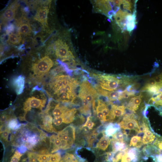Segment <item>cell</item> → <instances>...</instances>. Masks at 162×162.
Returning <instances> with one entry per match:
<instances>
[{
  "instance_id": "obj_1",
  "label": "cell",
  "mask_w": 162,
  "mask_h": 162,
  "mask_svg": "<svg viewBox=\"0 0 162 162\" xmlns=\"http://www.w3.org/2000/svg\"><path fill=\"white\" fill-rule=\"evenodd\" d=\"M22 147L28 152L39 154L50 153V136L37 126L30 123H22L17 129L11 131L8 145Z\"/></svg>"
},
{
  "instance_id": "obj_2",
  "label": "cell",
  "mask_w": 162,
  "mask_h": 162,
  "mask_svg": "<svg viewBox=\"0 0 162 162\" xmlns=\"http://www.w3.org/2000/svg\"><path fill=\"white\" fill-rule=\"evenodd\" d=\"M79 85L76 79L60 74L53 77L48 87L49 94L56 101L70 105L76 98L75 90Z\"/></svg>"
},
{
  "instance_id": "obj_3",
  "label": "cell",
  "mask_w": 162,
  "mask_h": 162,
  "mask_svg": "<svg viewBox=\"0 0 162 162\" xmlns=\"http://www.w3.org/2000/svg\"><path fill=\"white\" fill-rule=\"evenodd\" d=\"M148 158L139 149L127 147L122 151H111L107 157L106 162H142L146 160Z\"/></svg>"
},
{
  "instance_id": "obj_4",
  "label": "cell",
  "mask_w": 162,
  "mask_h": 162,
  "mask_svg": "<svg viewBox=\"0 0 162 162\" xmlns=\"http://www.w3.org/2000/svg\"><path fill=\"white\" fill-rule=\"evenodd\" d=\"M61 142L60 150L71 148L76 138V129L73 124H70L61 130L55 133Z\"/></svg>"
},
{
  "instance_id": "obj_5",
  "label": "cell",
  "mask_w": 162,
  "mask_h": 162,
  "mask_svg": "<svg viewBox=\"0 0 162 162\" xmlns=\"http://www.w3.org/2000/svg\"><path fill=\"white\" fill-rule=\"evenodd\" d=\"M46 102L45 99H40L34 96L28 98L23 104L21 110L22 112L18 115V119L21 121L26 122L28 113L33 111L34 109L41 112L42 109L45 106Z\"/></svg>"
},
{
  "instance_id": "obj_6",
  "label": "cell",
  "mask_w": 162,
  "mask_h": 162,
  "mask_svg": "<svg viewBox=\"0 0 162 162\" xmlns=\"http://www.w3.org/2000/svg\"><path fill=\"white\" fill-rule=\"evenodd\" d=\"M98 79V81L100 88L110 92L116 90L122 84L123 86L127 85L124 81L121 82L118 77L110 75H95Z\"/></svg>"
},
{
  "instance_id": "obj_7",
  "label": "cell",
  "mask_w": 162,
  "mask_h": 162,
  "mask_svg": "<svg viewBox=\"0 0 162 162\" xmlns=\"http://www.w3.org/2000/svg\"><path fill=\"white\" fill-rule=\"evenodd\" d=\"M3 148L4 151L2 162H28V153H22L9 145Z\"/></svg>"
},
{
  "instance_id": "obj_8",
  "label": "cell",
  "mask_w": 162,
  "mask_h": 162,
  "mask_svg": "<svg viewBox=\"0 0 162 162\" xmlns=\"http://www.w3.org/2000/svg\"><path fill=\"white\" fill-rule=\"evenodd\" d=\"M53 64L52 61L49 57L42 58L33 64L32 69L34 74L37 78L42 77L48 72Z\"/></svg>"
},
{
  "instance_id": "obj_9",
  "label": "cell",
  "mask_w": 162,
  "mask_h": 162,
  "mask_svg": "<svg viewBox=\"0 0 162 162\" xmlns=\"http://www.w3.org/2000/svg\"><path fill=\"white\" fill-rule=\"evenodd\" d=\"M78 95L80 99L85 98L91 104L99 96L95 89L86 80L81 84Z\"/></svg>"
},
{
  "instance_id": "obj_10",
  "label": "cell",
  "mask_w": 162,
  "mask_h": 162,
  "mask_svg": "<svg viewBox=\"0 0 162 162\" xmlns=\"http://www.w3.org/2000/svg\"><path fill=\"white\" fill-rule=\"evenodd\" d=\"M56 56L62 61H68L74 59L72 52L69 50V47L65 42L59 39L54 43L53 45Z\"/></svg>"
},
{
  "instance_id": "obj_11",
  "label": "cell",
  "mask_w": 162,
  "mask_h": 162,
  "mask_svg": "<svg viewBox=\"0 0 162 162\" xmlns=\"http://www.w3.org/2000/svg\"><path fill=\"white\" fill-rule=\"evenodd\" d=\"M118 124L120 128L123 130H133L138 134H141L140 125L133 114H125L122 120Z\"/></svg>"
},
{
  "instance_id": "obj_12",
  "label": "cell",
  "mask_w": 162,
  "mask_h": 162,
  "mask_svg": "<svg viewBox=\"0 0 162 162\" xmlns=\"http://www.w3.org/2000/svg\"><path fill=\"white\" fill-rule=\"evenodd\" d=\"M141 125L143 128V133H144L142 139L143 144H145L153 143L156 139L158 134L154 133L146 118L143 119Z\"/></svg>"
},
{
  "instance_id": "obj_13",
  "label": "cell",
  "mask_w": 162,
  "mask_h": 162,
  "mask_svg": "<svg viewBox=\"0 0 162 162\" xmlns=\"http://www.w3.org/2000/svg\"><path fill=\"white\" fill-rule=\"evenodd\" d=\"M112 139L110 137H108L103 134L98 141L95 145L94 148L92 150L95 153L96 158L104 153V152L105 151L110 145Z\"/></svg>"
},
{
  "instance_id": "obj_14",
  "label": "cell",
  "mask_w": 162,
  "mask_h": 162,
  "mask_svg": "<svg viewBox=\"0 0 162 162\" xmlns=\"http://www.w3.org/2000/svg\"><path fill=\"white\" fill-rule=\"evenodd\" d=\"M94 6L97 10L108 16L112 11L113 3L112 0H96L94 1Z\"/></svg>"
},
{
  "instance_id": "obj_15",
  "label": "cell",
  "mask_w": 162,
  "mask_h": 162,
  "mask_svg": "<svg viewBox=\"0 0 162 162\" xmlns=\"http://www.w3.org/2000/svg\"><path fill=\"white\" fill-rule=\"evenodd\" d=\"M36 157L38 162H60L62 157V153L59 151L53 153H36Z\"/></svg>"
},
{
  "instance_id": "obj_16",
  "label": "cell",
  "mask_w": 162,
  "mask_h": 162,
  "mask_svg": "<svg viewBox=\"0 0 162 162\" xmlns=\"http://www.w3.org/2000/svg\"><path fill=\"white\" fill-rule=\"evenodd\" d=\"M19 4L16 2L12 3L2 14L1 18L3 22L10 21L15 17L16 12L19 6Z\"/></svg>"
},
{
  "instance_id": "obj_17",
  "label": "cell",
  "mask_w": 162,
  "mask_h": 162,
  "mask_svg": "<svg viewBox=\"0 0 162 162\" xmlns=\"http://www.w3.org/2000/svg\"><path fill=\"white\" fill-rule=\"evenodd\" d=\"M60 162H88L79 156L76 152L67 151L62 156Z\"/></svg>"
},
{
  "instance_id": "obj_18",
  "label": "cell",
  "mask_w": 162,
  "mask_h": 162,
  "mask_svg": "<svg viewBox=\"0 0 162 162\" xmlns=\"http://www.w3.org/2000/svg\"><path fill=\"white\" fill-rule=\"evenodd\" d=\"M49 10V8L46 7L39 8L34 17V19L47 26H48L47 18Z\"/></svg>"
},
{
  "instance_id": "obj_19",
  "label": "cell",
  "mask_w": 162,
  "mask_h": 162,
  "mask_svg": "<svg viewBox=\"0 0 162 162\" xmlns=\"http://www.w3.org/2000/svg\"><path fill=\"white\" fill-rule=\"evenodd\" d=\"M120 129V127L119 124L110 122L105 126L103 131L105 135L110 137L112 136Z\"/></svg>"
},
{
  "instance_id": "obj_20",
  "label": "cell",
  "mask_w": 162,
  "mask_h": 162,
  "mask_svg": "<svg viewBox=\"0 0 162 162\" xmlns=\"http://www.w3.org/2000/svg\"><path fill=\"white\" fill-rule=\"evenodd\" d=\"M126 107L124 105L118 106L117 105H112L110 109L112 116L113 122L116 118H120L125 114Z\"/></svg>"
},
{
  "instance_id": "obj_21",
  "label": "cell",
  "mask_w": 162,
  "mask_h": 162,
  "mask_svg": "<svg viewBox=\"0 0 162 162\" xmlns=\"http://www.w3.org/2000/svg\"><path fill=\"white\" fill-rule=\"evenodd\" d=\"M25 80L24 77L20 75L16 78L13 81V84L17 94H21L24 88Z\"/></svg>"
},
{
  "instance_id": "obj_22",
  "label": "cell",
  "mask_w": 162,
  "mask_h": 162,
  "mask_svg": "<svg viewBox=\"0 0 162 162\" xmlns=\"http://www.w3.org/2000/svg\"><path fill=\"white\" fill-rule=\"evenodd\" d=\"M76 111V109L75 108L69 109L63 115L62 117L64 123L66 126V125L73 122L74 120Z\"/></svg>"
},
{
  "instance_id": "obj_23",
  "label": "cell",
  "mask_w": 162,
  "mask_h": 162,
  "mask_svg": "<svg viewBox=\"0 0 162 162\" xmlns=\"http://www.w3.org/2000/svg\"><path fill=\"white\" fill-rule=\"evenodd\" d=\"M16 117L11 109L3 111L1 114L0 125L5 124L12 118Z\"/></svg>"
},
{
  "instance_id": "obj_24",
  "label": "cell",
  "mask_w": 162,
  "mask_h": 162,
  "mask_svg": "<svg viewBox=\"0 0 162 162\" xmlns=\"http://www.w3.org/2000/svg\"><path fill=\"white\" fill-rule=\"evenodd\" d=\"M142 101L140 98L134 97L131 98L129 103L127 105L128 110L133 112L137 110Z\"/></svg>"
},
{
  "instance_id": "obj_25",
  "label": "cell",
  "mask_w": 162,
  "mask_h": 162,
  "mask_svg": "<svg viewBox=\"0 0 162 162\" xmlns=\"http://www.w3.org/2000/svg\"><path fill=\"white\" fill-rule=\"evenodd\" d=\"M18 25V32L20 34L26 35L30 34L32 29L29 23H22L20 22Z\"/></svg>"
},
{
  "instance_id": "obj_26",
  "label": "cell",
  "mask_w": 162,
  "mask_h": 162,
  "mask_svg": "<svg viewBox=\"0 0 162 162\" xmlns=\"http://www.w3.org/2000/svg\"><path fill=\"white\" fill-rule=\"evenodd\" d=\"M128 136V134L125 130L120 129L112 136V140L116 141L125 142V140Z\"/></svg>"
},
{
  "instance_id": "obj_27",
  "label": "cell",
  "mask_w": 162,
  "mask_h": 162,
  "mask_svg": "<svg viewBox=\"0 0 162 162\" xmlns=\"http://www.w3.org/2000/svg\"><path fill=\"white\" fill-rule=\"evenodd\" d=\"M22 124V123H20L18 121L16 117H15L11 119L6 124H6L8 128L12 131L18 129L21 126Z\"/></svg>"
},
{
  "instance_id": "obj_28",
  "label": "cell",
  "mask_w": 162,
  "mask_h": 162,
  "mask_svg": "<svg viewBox=\"0 0 162 162\" xmlns=\"http://www.w3.org/2000/svg\"><path fill=\"white\" fill-rule=\"evenodd\" d=\"M142 137L138 135L133 136L130 141V147H135L139 148L143 144L142 141Z\"/></svg>"
},
{
  "instance_id": "obj_29",
  "label": "cell",
  "mask_w": 162,
  "mask_h": 162,
  "mask_svg": "<svg viewBox=\"0 0 162 162\" xmlns=\"http://www.w3.org/2000/svg\"><path fill=\"white\" fill-rule=\"evenodd\" d=\"M112 151L116 152L123 150L128 147L125 142H122L111 140Z\"/></svg>"
},
{
  "instance_id": "obj_30",
  "label": "cell",
  "mask_w": 162,
  "mask_h": 162,
  "mask_svg": "<svg viewBox=\"0 0 162 162\" xmlns=\"http://www.w3.org/2000/svg\"><path fill=\"white\" fill-rule=\"evenodd\" d=\"M21 40L20 34L19 32H12L9 35L8 40V42L13 44L16 45L20 42Z\"/></svg>"
},
{
  "instance_id": "obj_31",
  "label": "cell",
  "mask_w": 162,
  "mask_h": 162,
  "mask_svg": "<svg viewBox=\"0 0 162 162\" xmlns=\"http://www.w3.org/2000/svg\"><path fill=\"white\" fill-rule=\"evenodd\" d=\"M152 145L157 150L156 153L155 155L162 154V136L158 135L156 139L153 143Z\"/></svg>"
},
{
  "instance_id": "obj_32",
  "label": "cell",
  "mask_w": 162,
  "mask_h": 162,
  "mask_svg": "<svg viewBox=\"0 0 162 162\" xmlns=\"http://www.w3.org/2000/svg\"><path fill=\"white\" fill-rule=\"evenodd\" d=\"M95 125V123L92 121L91 118V116H89L87 117L86 122L82 127L87 128L88 130H90L92 129Z\"/></svg>"
},
{
  "instance_id": "obj_33",
  "label": "cell",
  "mask_w": 162,
  "mask_h": 162,
  "mask_svg": "<svg viewBox=\"0 0 162 162\" xmlns=\"http://www.w3.org/2000/svg\"><path fill=\"white\" fill-rule=\"evenodd\" d=\"M65 71V70L63 66H58L51 70L50 74L53 76H55L59 73Z\"/></svg>"
},
{
  "instance_id": "obj_34",
  "label": "cell",
  "mask_w": 162,
  "mask_h": 162,
  "mask_svg": "<svg viewBox=\"0 0 162 162\" xmlns=\"http://www.w3.org/2000/svg\"><path fill=\"white\" fill-rule=\"evenodd\" d=\"M152 157L154 162H162V154L155 155Z\"/></svg>"
},
{
  "instance_id": "obj_35",
  "label": "cell",
  "mask_w": 162,
  "mask_h": 162,
  "mask_svg": "<svg viewBox=\"0 0 162 162\" xmlns=\"http://www.w3.org/2000/svg\"><path fill=\"white\" fill-rule=\"evenodd\" d=\"M146 85L149 86H154L155 85L156 82L153 78L149 79Z\"/></svg>"
},
{
  "instance_id": "obj_36",
  "label": "cell",
  "mask_w": 162,
  "mask_h": 162,
  "mask_svg": "<svg viewBox=\"0 0 162 162\" xmlns=\"http://www.w3.org/2000/svg\"><path fill=\"white\" fill-rule=\"evenodd\" d=\"M14 27L13 24H11L9 25L7 27V29L6 30V33L8 34H9L14 30Z\"/></svg>"
},
{
  "instance_id": "obj_37",
  "label": "cell",
  "mask_w": 162,
  "mask_h": 162,
  "mask_svg": "<svg viewBox=\"0 0 162 162\" xmlns=\"http://www.w3.org/2000/svg\"><path fill=\"white\" fill-rule=\"evenodd\" d=\"M159 112L160 114L162 116V107L160 109V110L159 111Z\"/></svg>"
},
{
  "instance_id": "obj_38",
  "label": "cell",
  "mask_w": 162,
  "mask_h": 162,
  "mask_svg": "<svg viewBox=\"0 0 162 162\" xmlns=\"http://www.w3.org/2000/svg\"><path fill=\"white\" fill-rule=\"evenodd\" d=\"M27 162H31V161H28ZM34 162H38V161H37Z\"/></svg>"
}]
</instances>
